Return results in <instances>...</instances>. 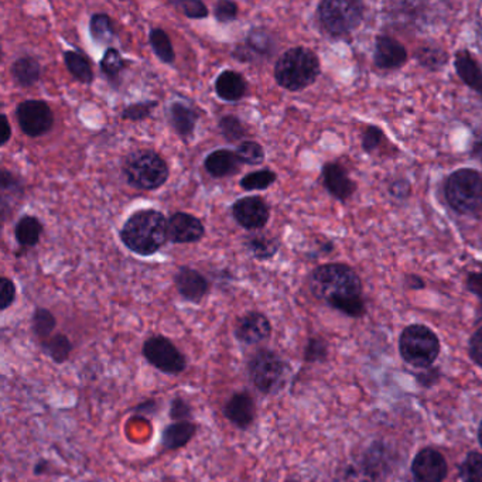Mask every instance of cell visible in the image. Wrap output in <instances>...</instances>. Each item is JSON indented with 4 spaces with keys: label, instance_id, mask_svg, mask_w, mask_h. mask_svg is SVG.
<instances>
[{
    "label": "cell",
    "instance_id": "obj_34",
    "mask_svg": "<svg viewBox=\"0 0 482 482\" xmlns=\"http://www.w3.org/2000/svg\"><path fill=\"white\" fill-rule=\"evenodd\" d=\"M417 61L430 70H439L449 60L444 51L437 46H423L416 54Z\"/></svg>",
    "mask_w": 482,
    "mask_h": 482
},
{
    "label": "cell",
    "instance_id": "obj_27",
    "mask_svg": "<svg viewBox=\"0 0 482 482\" xmlns=\"http://www.w3.org/2000/svg\"><path fill=\"white\" fill-rule=\"evenodd\" d=\"M64 63H66L67 70L70 71L71 76L76 80L84 84L93 83V66L84 54L78 53V51H66Z\"/></svg>",
    "mask_w": 482,
    "mask_h": 482
},
{
    "label": "cell",
    "instance_id": "obj_21",
    "mask_svg": "<svg viewBox=\"0 0 482 482\" xmlns=\"http://www.w3.org/2000/svg\"><path fill=\"white\" fill-rule=\"evenodd\" d=\"M215 93L227 103H238L246 93L244 76L235 71H224L215 81Z\"/></svg>",
    "mask_w": 482,
    "mask_h": 482
},
{
    "label": "cell",
    "instance_id": "obj_39",
    "mask_svg": "<svg viewBox=\"0 0 482 482\" xmlns=\"http://www.w3.org/2000/svg\"><path fill=\"white\" fill-rule=\"evenodd\" d=\"M157 106V101H145V103H136L125 108L122 112L123 120L139 122L152 115L153 110Z\"/></svg>",
    "mask_w": 482,
    "mask_h": 482
},
{
    "label": "cell",
    "instance_id": "obj_22",
    "mask_svg": "<svg viewBox=\"0 0 482 482\" xmlns=\"http://www.w3.org/2000/svg\"><path fill=\"white\" fill-rule=\"evenodd\" d=\"M199 112L185 103H173L170 106V123L175 133L183 139L194 135L195 125L199 122Z\"/></svg>",
    "mask_w": 482,
    "mask_h": 482
},
{
    "label": "cell",
    "instance_id": "obj_12",
    "mask_svg": "<svg viewBox=\"0 0 482 482\" xmlns=\"http://www.w3.org/2000/svg\"><path fill=\"white\" fill-rule=\"evenodd\" d=\"M232 214L242 228L254 231L268 224L271 211L262 197H244L232 205Z\"/></svg>",
    "mask_w": 482,
    "mask_h": 482
},
{
    "label": "cell",
    "instance_id": "obj_31",
    "mask_svg": "<svg viewBox=\"0 0 482 482\" xmlns=\"http://www.w3.org/2000/svg\"><path fill=\"white\" fill-rule=\"evenodd\" d=\"M90 31L91 36H93L96 43L110 44L112 43L113 37H115L112 21L105 13L93 14L90 22Z\"/></svg>",
    "mask_w": 482,
    "mask_h": 482
},
{
    "label": "cell",
    "instance_id": "obj_29",
    "mask_svg": "<svg viewBox=\"0 0 482 482\" xmlns=\"http://www.w3.org/2000/svg\"><path fill=\"white\" fill-rule=\"evenodd\" d=\"M249 252L259 261H268L278 254L279 242L266 235H254L246 241Z\"/></svg>",
    "mask_w": 482,
    "mask_h": 482
},
{
    "label": "cell",
    "instance_id": "obj_45",
    "mask_svg": "<svg viewBox=\"0 0 482 482\" xmlns=\"http://www.w3.org/2000/svg\"><path fill=\"white\" fill-rule=\"evenodd\" d=\"M160 412V400L157 399H147L143 400L142 403H139L138 406L133 409V416L136 419H150V417H155L157 413Z\"/></svg>",
    "mask_w": 482,
    "mask_h": 482
},
{
    "label": "cell",
    "instance_id": "obj_30",
    "mask_svg": "<svg viewBox=\"0 0 482 482\" xmlns=\"http://www.w3.org/2000/svg\"><path fill=\"white\" fill-rule=\"evenodd\" d=\"M56 327L57 320L50 310L43 308H37L34 310L33 317H31V328H33L34 335L37 338H40L41 341L50 338Z\"/></svg>",
    "mask_w": 482,
    "mask_h": 482
},
{
    "label": "cell",
    "instance_id": "obj_43",
    "mask_svg": "<svg viewBox=\"0 0 482 482\" xmlns=\"http://www.w3.org/2000/svg\"><path fill=\"white\" fill-rule=\"evenodd\" d=\"M16 284L13 281L7 278H2L0 281V310L4 311L11 308L16 300Z\"/></svg>",
    "mask_w": 482,
    "mask_h": 482
},
{
    "label": "cell",
    "instance_id": "obj_32",
    "mask_svg": "<svg viewBox=\"0 0 482 482\" xmlns=\"http://www.w3.org/2000/svg\"><path fill=\"white\" fill-rule=\"evenodd\" d=\"M278 179L276 173L271 169L259 170V172L249 173L241 180V187L246 192H256V190H266Z\"/></svg>",
    "mask_w": 482,
    "mask_h": 482
},
{
    "label": "cell",
    "instance_id": "obj_19",
    "mask_svg": "<svg viewBox=\"0 0 482 482\" xmlns=\"http://www.w3.org/2000/svg\"><path fill=\"white\" fill-rule=\"evenodd\" d=\"M197 430L199 427L192 420L170 423L162 432L163 449L167 450V451L183 449L194 439Z\"/></svg>",
    "mask_w": 482,
    "mask_h": 482
},
{
    "label": "cell",
    "instance_id": "obj_23",
    "mask_svg": "<svg viewBox=\"0 0 482 482\" xmlns=\"http://www.w3.org/2000/svg\"><path fill=\"white\" fill-rule=\"evenodd\" d=\"M456 71L469 88L482 95V70L469 51L461 50L456 54Z\"/></svg>",
    "mask_w": 482,
    "mask_h": 482
},
{
    "label": "cell",
    "instance_id": "obj_15",
    "mask_svg": "<svg viewBox=\"0 0 482 482\" xmlns=\"http://www.w3.org/2000/svg\"><path fill=\"white\" fill-rule=\"evenodd\" d=\"M202 222L194 215L187 212H175L167 222V235L173 244H192L204 237Z\"/></svg>",
    "mask_w": 482,
    "mask_h": 482
},
{
    "label": "cell",
    "instance_id": "obj_6",
    "mask_svg": "<svg viewBox=\"0 0 482 482\" xmlns=\"http://www.w3.org/2000/svg\"><path fill=\"white\" fill-rule=\"evenodd\" d=\"M446 199L456 211L476 214L482 210V174L471 169L452 173L446 183Z\"/></svg>",
    "mask_w": 482,
    "mask_h": 482
},
{
    "label": "cell",
    "instance_id": "obj_46",
    "mask_svg": "<svg viewBox=\"0 0 482 482\" xmlns=\"http://www.w3.org/2000/svg\"><path fill=\"white\" fill-rule=\"evenodd\" d=\"M469 353H471L472 360L482 367V328L472 335L469 341Z\"/></svg>",
    "mask_w": 482,
    "mask_h": 482
},
{
    "label": "cell",
    "instance_id": "obj_41",
    "mask_svg": "<svg viewBox=\"0 0 482 482\" xmlns=\"http://www.w3.org/2000/svg\"><path fill=\"white\" fill-rule=\"evenodd\" d=\"M192 406L184 397H175L170 400L169 416L172 422H187L192 420Z\"/></svg>",
    "mask_w": 482,
    "mask_h": 482
},
{
    "label": "cell",
    "instance_id": "obj_16",
    "mask_svg": "<svg viewBox=\"0 0 482 482\" xmlns=\"http://www.w3.org/2000/svg\"><path fill=\"white\" fill-rule=\"evenodd\" d=\"M175 288L185 301L199 304L209 293L210 283L204 278V274L189 266H184L175 274Z\"/></svg>",
    "mask_w": 482,
    "mask_h": 482
},
{
    "label": "cell",
    "instance_id": "obj_35",
    "mask_svg": "<svg viewBox=\"0 0 482 482\" xmlns=\"http://www.w3.org/2000/svg\"><path fill=\"white\" fill-rule=\"evenodd\" d=\"M245 50L254 51L259 56H269L272 51V36L263 29H254L246 37Z\"/></svg>",
    "mask_w": 482,
    "mask_h": 482
},
{
    "label": "cell",
    "instance_id": "obj_38",
    "mask_svg": "<svg viewBox=\"0 0 482 482\" xmlns=\"http://www.w3.org/2000/svg\"><path fill=\"white\" fill-rule=\"evenodd\" d=\"M219 130H221L225 139L229 140V142H238V140L244 139L245 135H246L245 126L234 115L224 116L219 120Z\"/></svg>",
    "mask_w": 482,
    "mask_h": 482
},
{
    "label": "cell",
    "instance_id": "obj_40",
    "mask_svg": "<svg viewBox=\"0 0 482 482\" xmlns=\"http://www.w3.org/2000/svg\"><path fill=\"white\" fill-rule=\"evenodd\" d=\"M172 4L190 19H205L209 16V9L200 0H173Z\"/></svg>",
    "mask_w": 482,
    "mask_h": 482
},
{
    "label": "cell",
    "instance_id": "obj_5",
    "mask_svg": "<svg viewBox=\"0 0 482 482\" xmlns=\"http://www.w3.org/2000/svg\"><path fill=\"white\" fill-rule=\"evenodd\" d=\"M288 372L289 363L276 351L261 348L249 358V380L262 395H272L281 389Z\"/></svg>",
    "mask_w": 482,
    "mask_h": 482
},
{
    "label": "cell",
    "instance_id": "obj_24",
    "mask_svg": "<svg viewBox=\"0 0 482 482\" xmlns=\"http://www.w3.org/2000/svg\"><path fill=\"white\" fill-rule=\"evenodd\" d=\"M11 71L19 85L31 86L40 80L41 66L34 57L24 56L14 61Z\"/></svg>",
    "mask_w": 482,
    "mask_h": 482
},
{
    "label": "cell",
    "instance_id": "obj_1",
    "mask_svg": "<svg viewBox=\"0 0 482 482\" xmlns=\"http://www.w3.org/2000/svg\"><path fill=\"white\" fill-rule=\"evenodd\" d=\"M310 289L316 298L348 316L358 317L365 311L360 278L347 264H323L316 269Z\"/></svg>",
    "mask_w": 482,
    "mask_h": 482
},
{
    "label": "cell",
    "instance_id": "obj_4",
    "mask_svg": "<svg viewBox=\"0 0 482 482\" xmlns=\"http://www.w3.org/2000/svg\"><path fill=\"white\" fill-rule=\"evenodd\" d=\"M123 174L135 189H159L169 179V165L162 156L152 150H138L130 153L123 163Z\"/></svg>",
    "mask_w": 482,
    "mask_h": 482
},
{
    "label": "cell",
    "instance_id": "obj_8",
    "mask_svg": "<svg viewBox=\"0 0 482 482\" xmlns=\"http://www.w3.org/2000/svg\"><path fill=\"white\" fill-rule=\"evenodd\" d=\"M399 345L403 360L413 367H429L439 357V338L430 328L420 324L403 331Z\"/></svg>",
    "mask_w": 482,
    "mask_h": 482
},
{
    "label": "cell",
    "instance_id": "obj_53",
    "mask_svg": "<svg viewBox=\"0 0 482 482\" xmlns=\"http://www.w3.org/2000/svg\"><path fill=\"white\" fill-rule=\"evenodd\" d=\"M477 41H478L479 50L482 51V22L478 27V33H477Z\"/></svg>",
    "mask_w": 482,
    "mask_h": 482
},
{
    "label": "cell",
    "instance_id": "obj_7",
    "mask_svg": "<svg viewBox=\"0 0 482 482\" xmlns=\"http://www.w3.org/2000/svg\"><path fill=\"white\" fill-rule=\"evenodd\" d=\"M318 21L331 36H347L360 26L363 4L353 0H324L318 4Z\"/></svg>",
    "mask_w": 482,
    "mask_h": 482
},
{
    "label": "cell",
    "instance_id": "obj_37",
    "mask_svg": "<svg viewBox=\"0 0 482 482\" xmlns=\"http://www.w3.org/2000/svg\"><path fill=\"white\" fill-rule=\"evenodd\" d=\"M237 155H238L241 163H246V165H258L263 163L264 150L259 143L252 142V140H245L237 149Z\"/></svg>",
    "mask_w": 482,
    "mask_h": 482
},
{
    "label": "cell",
    "instance_id": "obj_33",
    "mask_svg": "<svg viewBox=\"0 0 482 482\" xmlns=\"http://www.w3.org/2000/svg\"><path fill=\"white\" fill-rule=\"evenodd\" d=\"M123 67H125V63H123L120 51L113 49V47H110L103 54V61H101V71L105 74L108 80L112 81V83H118Z\"/></svg>",
    "mask_w": 482,
    "mask_h": 482
},
{
    "label": "cell",
    "instance_id": "obj_17",
    "mask_svg": "<svg viewBox=\"0 0 482 482\" xmlns=\"http://www.w3.org/2000/svg\"><path fill=\"white\" fill-rule=\"evenodd\" d=\"M375 64L380 70H397L406 63L407 53L405 47L389 36H379L375 44Z\"/></svg>",
    "mask_w": 482,
    "mask_h": 482
},
{
    "label": "cell",
    "instance_id": "obj_14",
    "mask_svg": "<svg viewBox=\"0 0 482 482\" xmlns=\"http://www.w3.org/2000/svg\"><path fill=\"white\" fill-rule=\"evenodd\" d=\"M415 482H442L447 476L446 459L434 449H424L413 460Z\"/></svg>",
    "mask_w": 482,
    "mask_h": 482
},
{
    "label": "cell",
    "instance_id": "obj_11",
    "mask_svg": "<svg viewBox=\"0 0 482 482\" xmlns=\"http://www.w3.org/2000/svg\"><path fill=\"white\" fill-rule=\"evenodd\" d=\"M234 334L244 345H258L271 338L272 324L263 313L249 311L237 320Z\"/></svg>",
    "mask_w": 482,
    "mask_h": 482
},
{
    "label": "cell",
    "instance_id": "obj_13",
    "mask_svg": "<svg viewBox=\"0 0 482 482\" xmlns=\"http://www.w3.org/2000/svg\"><path fill=\"white\" fill-rule=\"evenodd\" d=\"M225 419L237 429L248 430L256 420V403L251 393L235 392L222 406Z\"/></svg>",
    "mask_w": 482,
    "mask_h": 482
},
{
    "label": "cell",
    "instance_id": "obj_49",
    "mask_svg": "<svg viewBox=\"0 0 482 482\" xmlns=\"http://www.w3.org/2000/svg\"><path fill=\"white\" fill-rule=\"evenodd\" d=\"M390 194L395 195L397 199H405L410 192L409 183L405 180H397L390 184Z\"/></svg>",
    "mask_w": 482,
    "mask_h": 482
},
{
    "label": "cell",
    "instance_id": "obj_52",
    "mask_svg": "<svg viewBox=\"0 0 482 482\" xmlns=\"http://www.w3.org/2000/svg\"><path fill=\"white\" fill-rule=\"evenodd\" d=\"M474 155L479 157V160H482V139H479L474 146Z\"/></svg>",
    "mask_w": 482,
    "mask_h": 482
},
{
    "label": "cell",
    "instance_id": "obj_2",
    "mask_svg": "<svg viewBox=\"0 0 482 482\" xmlns=\"http://www.w3.org/2000/svg\"><path fill=\"white\" fill-rule=\"evenodd\" d=\"M167 219L165 215L156 210H140L133 212L129 219L123 225L120 239L126 248L140 256H150L159 252L167 235Z\"/></svg>",
    "mask_w": 482,
    "mask_h": 482
},
{
    "label": "cell",
    "instance_id": "obj_50",
    "mask_svg": "<svg viewBox=\"0 0 482 482\" xmlns=\"http://www.w3.org/2000/svg\"><path fill=\"white\" fill-rule=\"evenodd\" d=\"M12 138V129L11 125H9V120H7V116L2 115V146L7 145V142L11 140Z\"/></svg>",
    "mask_w": 482,
    "mask_h": 482
},
{
    "label": "cell",
    "instance_id": "obj_18",
    "mask_svg": "<svg viewBox=\"0 0 482 482\" xmlns=\"http://www.w3.org/2000/svg\"><path fill=\"white\" fill-rule=\"evenodd\" d=\"M323 179L326 189L334 195L335 199L345 201L355 192L357 185L350 179L347 170L338 163H328L323 167Z\"/></svg>",
    "mask_w": 482,
    "mask_h": 482
},
{
    "label": "cell",
    "instance_id": "obj_26",
    "mask_svg": "<svg viewBox=\"0 0 482 482\" xmlns=\"http://www.w3.org/2000/svg\"><path fill=\"white\" fill-rule=\"evenodd\" d=\"M41 232H43V225L36 217H31V215L23 217L21 221L17 222L16 228H14L17 242L24 248H31L37 245Z\"/></svg>",
    "mask_w": 482,
    "mask_h": 482
},
{
    "label": "cell",
    "instance_id": "obj_3",
    "mask_svg": "<svg viewBox=\"0 0 482 482\" xmlns=\"http://www.w3.org/2000/svg\"><path fill=\"white\" fill-rule=\"evenodd\" d=\"M320 76L318 57L306 47H294L279 57L274 78L284 90L298 91L310 86Z\"/></svg>",
    "mask_w": 482,
    "mask_h": 482
},
{
    "label": "cell",
    "instance_id": "obj_47",
    "mask_svg": "<svg viewBox=\"0 0 482 482\" xmlns=\"http://www.w3.org/2000/svg\"><path fill=\"white\" fill-rule=\"evenodd\" d=\"M467 288L471 293L476 294L482 304V273H471L467 279Z\"/></svg>",
    "mask_w": 482,
    "mask_h": 482
},
{
    "label": "cell",
    "instance_id": "obj_44",
    "mask_svg": "<svg viewBox=\"0 0 482 482\" xmlns=\"http://www.w3.org/2000/svg\"><path fill=\"white\" fill-rule=\"evenodd\" d=\"M383 139V133L377 126H368L363 132L362 146L365 152L370 153L379 147Z\"/></svg>",
    "mask_w": 482,
    "mask_h": 482
},
{
    "label": "cell",
    "instance_id": "obj_28",
    "mask_svg": "<svg viewBox=\"0 0 482 482\" xmlns=\"http://www.w3.org/2000/svg\"><path fill=\"white\" fill-rule=\"evenodd\" d=\"M150 46L160 61L165 64H173L175 60L174 49L170 41L169 34L162 29H153L149 34Z\"/></svg>",
    "mask_w": 482,
    "mask_h": 482
},
{
    "label": "cell",
    "instance_id": "obj_51",
    "mask_svg": "<svg viewBox=\"0 0 482 482\" xmlns=\"http://www.w3.org/2000/svg\"><path fill=\"white\" fill-rule=\"evenodd\" d=\"M47 469H49V461L39 460L33 467L34 476H43V474H46Z\"/></svg>",
    "mask_w": 482,
    "mask_h": 482
},
{
    "label": "cell",
    "instance_id": "obj_36",
    "mask_svg": "<svg viewBox=\"0 0 482 482\" xmlns=\"http://www.w3.org/2000/svg\"><path fill=\"white\" fill-rule=\"evenodd\" d=\"M462 482H482V454L469 452L460 467Z\"/></svg>",
    "mask_w": 482,
    "mask_h": 482
},
{
    "label": "cell",
    "instance_id": "obj_25",
    "mask_svg": "<svg viewBox=\"0 0 482 482\" xmlns=\"http://www.w3.org/2000/svg\"><path fill=\"white\" fill-rule=\"evenodd\" d=\"M41 350L54 363L61 365V363L70 360L74 347L70 338L64 334H56V335H51L50 338L41 341Z\"/></svg>",
    "mask_w": 482,
    "mask_h": 482
},
{
    "label": "cell",
    "instance_id": "obj_20",
    "mask_svg": "<svg viewBox=\"0 0 482 482\" xmlns=\"http://www.w3.org/2000/svg\"><path fill=\"white\" fill-rule=\"evenodd\" d=\"M205 170L217 179L228 177L235 174L241 167V160H239L237 152L231 150L221 149L215 150L211 155L207 156L204 162Z\"/></svg>",
    "mask_w": 482,
    "mask_h": 482
},
{
    "label": "cell",
    "instance_id": "obj_9",
    "mask_svg": "<svg viewBox=\"0 0 482 482\" xmlns=\"http://www.w3.org/2000/svg\"><path fill=\"white\" fill-rule=\"evenodd\" d=\"M142 355L146 362L165 375H180L187 370V358L167 337L153 335L143 343Z\"/></svg>",
    "mask_w": 482,
    "mask_h": 482
},
{
    "label": "cell",
    "instance_id": "obj_54",
    "mask_svg": "<svg viewBox=\"0 0 482 482\" xmlns=\"http://www.w3.org/2000/svg\"><path fill=\"white\" fill-rule=\"evenodd\" d=\"M160 482H180V481L179 479L175 478V477L165 476V477H162V479H160Z\"/></svg>",
    "mask_w": 482,
    "mask_h": 482
},
{
    "label": "cell",
    "instance_id": "obj_55",
    "mask_svg": "<svg viewBox=\"0 0 482 482\" xmlns=\"http://www.w3.org/2000/svg\"><path fill=\"white\" fill-rule=\"evenodd\" d=\"M284 482H301L300 479L296 478V477H289V478L284 479Z\"/></svg>",
    "mask_w": 482,
    "mask_h": 482
},
{
    "label": "cell",
    "instance_id": "obj_56",
    "mask_svg": "<svg viewBox=\"0 0 482 482\" xmlns=\"http://www.w3.org/2000/svg\"><path fill=\"white\" fill-rule=\"evenodd\" d=\"M478 436H479V442H481V446H482V423H481V426H479Z\"/></svg>",
    "mask_w": 482,
    "mask_h": 482
},
{
    "label": "cell",
    "instance_id": "obj_48",
    "mask_svg": "<svg viewBox=\"0 0 482 482\" xmlns=\"http://www.w3.org/2000/svg\"><path fill=\"white\" fill-rule=\"evenodd\" d=\"M324 345L318 340H310L306 348V360L317 361L318 358L323 357Z\"/></svg>",
    "mask_w": 482,
    "mask_h": 482
},
{
    "label": "cell",
    "instance_id": "obj_10",
    "mask_svg": "<svg viewBox=\"0 0 482 482\" xmlns=\"http://www.w3.org/2000/svg\"><path fill=\"white\" fill-rule=\"evenodd\" d=\"M17 122L31 138L46 135L53 128L54 115L44 101L29 100L17 106Z\"/></svg>",
    "mask_w": 482,
    "mask_h": 482
},
{
    "label": "cell",
    "instance_id": "obj_42",
    "mask_svg": "<svg viewBox=\"0 0 482 482\" xmlns=\"http://www.w3.org/2000/svg\"><path fill=\"white\" fill-rule=\"evenodd\" d=\"M214 16L221 23L234 22L238 17V4L229 0H219V4H215Z\"/></svg>",
    "mask_w": 482,
    "mask_h": 482
}]
</instances>
